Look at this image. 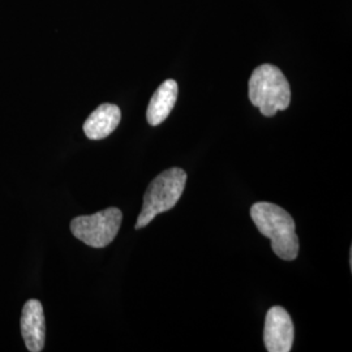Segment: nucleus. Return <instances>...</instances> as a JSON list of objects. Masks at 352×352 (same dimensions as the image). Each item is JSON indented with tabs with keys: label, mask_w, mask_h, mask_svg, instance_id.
<instances>
[{
	"label": "nucleus",
	"mask_w": 352,
	"mask_h": 352,
	"mask_svg": "<svg viewBox=\"0 0 352 352\" xmlns=\"http://www.w3.org/2000/svg\"><path fill=\"white\" fill-rule=\"evenodd\" d=\"M187 183V173L173 167L157 176L144 195L142 209L140 213L136 230L144 228L158 215L171 210L180 200Z\"/></svg>",
	"instance_id": "3"
},
{
	"label": "nucleus",
	"mask_w": 352,
	"mask_h": 352,
	"mask_svg": "<svg viewBox=\"0 0 352 352\" xmlns=\"http://www.w3.org/2000/svg\"><path fill=\"white\" fill-rule=\"evenodd\" d=\"M251 218L260 234L272 240V250L279 258L294 261L299 254V238L294 218L272 202H256Z\"/></svg>",
	"instance_id": "1"
},
{
	"label": "nucleus",
	"mask_w": 352,
	"mask_h": 352,
	"mask_svg": "<svg viewBox=\"0 0 352 352\" xmlns=\"http://www.w3.org/2000/svg\"><path fill=\"white\" fill-rule=\"evenodd\" d=\"M177 100V84L175 80H166L160 88L153 94L148 111L146 119L148 123L153 126L162 124L173 111Z\"/></svg>",
	"instance_id": "8"
},
{
	"label": "nucleus",
	"mask_w": 352,
	"mask_h": 352,
	"mask_svg": "<svg viewBox=\"0 0 352 352\" xmlns=\"http://www.w3.org/2000/svg\"><path fill=\"white\" fill-rule=\"evenodd\" d=\"M122 119L120 109L111 103H103L90 113L84 123V132L90 140L109 138L118 128Z\"/></svg>",
	"instance_id": "7"
},
{
	"label": "nucleus",
	"mask_w": 352,
	"mask_h": 352,
	"mask_svg": "<svg viewBox=\"0 0 352 352\" xmlns=\"http://www.w3.org/2000/svg\"><path fill=\"white\" fill-rule=\"evenodd\" d=\"M122 221V212L118 208H109L91 215L76 217L71 222V231L89 247L104 248L116 238Z\"/></svg>",
	"instance_id": "4"
},
{
	"label": "nucleus",
	"mask_w": 352,
	"mask_h": 352,
	"mask_svg": "<svg viewBox=\"0 0 352 352\" xmlns=\"http://www.w3.org/2000/svg\"><path fill=\"white\" fill-rule=\"evenodd\" d=\"M250 101L264 116H274L289 109L291 88L283 72L272 64L257 67L250 78Z\"/></svg>",
	"instance_id": "2"
},
{
	"label": "nucleus",
	"mask_w": 352,
	"mask_h": 352,
	"mask_svg": "<svg viewBox=\"0 0 352 352\" xmlns=\"http://www.w3.org/2000/svg\"><path fill=\"white\" fill-rule=\"evenodd\" d=\"M20 325L26 349L30 352L42 351L45 347L46 325L43 307L39 300L30 299L25 302L21 314Z\"/></svg>",
	"instance_id": "6"
},
{
	"label": "nucleus",
	"mask_w": 352,
	"mask_h": 352,
	"mask_svg": "<svg viewBox=\"0 0 352 352\" xmlns=\"http://www.w3.org/2000/svg\"><path fill=\"white\" fill-rule=\"evenodd\" d=\"M294 322L289 312L279 307H272L265 320V347L269 352H289L294 343Z\"/></svg>",
	"instance_id": "5"
}]
</instances>
